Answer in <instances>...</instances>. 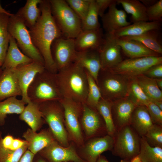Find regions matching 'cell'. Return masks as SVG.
I'll return each instance as SVG.
<instances>
[{"mask_svg": "<svg viewBox=\"0 0 162 162\" xmlns=\"http://www.w3.org/2000/svg\"><path fill=\"white\" fill-rule=\"evenodd\" d=\"M51 14L64 38L75 39L82 31V21L66 0H49Z\"/></svg>", "mask_w": 162, "mask_h": 162, "instance_id": "277c9868", "label": "cell"}, {"mask_svg": "<svg viewBox=\"0 0 162 162\" xmlns=\"http://www.w3.org/2000/svg\"><path fill=\"white\" fill-rule=\"evenodd\" d=\"M37 162H46L45 160L42 159H39L38 160Z\"/></svg>", "mask_w": 162, "mask_h": 162, "instance_id": "f5cc1de1", "label": "cell"}, {"mask_svg": "<svg viewBox=\"0 0 162 162\" xmlns=\"http://www.w3.org/2000/svg\"><path fill=\"white\" fill-rule=\"evenodd\" d=\"M45 122L55 140L61 145L67 147L69 140L65 127L64 110L59 101H50L38 104Z\"/></svg>", "mask_w": 162, "mask_h": 162, "instance_id": "5b68a950", "label": "cell"}, {"mask_svg": "<svg viewBox=\"0 0 162 162\" xmlns=\"http://www.w3.org/2000/svg\"><path fill=\"white\" fill-rule=\"evenodd\" d=\"M92 0H66V1L82 22L88 11Z\"/></svg>", "mask_w": 162, "mask_h": 162, "instance_id": "60d3db41", "label": "cell"}, {"mask_svg": "<svg viewBox=\"0 0 162 162\" xmlns=\"http://www.w3.org/2000/svg\"><path fill=\"white\" fill-rule=\"evenodd\" d=\"M162 64L161 56H150L122 60L114 68L112 72L129 78L143 74L152 67Z\"/></svg>", "mask_w": 162, "mask_h": 162, "instance_id": "30bf717a", "label": "cell"}, {"mask_svg": "<svg viewBox=\"0 0 162 162\" xmlns=\"http://www.w3.org/2000/svg\"><path fill=\"white\" fill-rule=\"evenodd\" d=\"M161 26V22H139L122 28L111 34L114 38L136 36L152 30H160Z\"/></svg>", "mask_w": 162, "mask_h": 162, "instance_id": "d4e9b609", "label": "cell"}, {"mask_svg": "<svg viewBox=\"0 0 162 162\" xmlns=\"http://www.w3.org/2000/svg\"><path fill=\"white\" fill-rule=\"evenodd\" d=\"M2 131L0 130V162H18L20 158L28 149L26 142L20 148L13 150L4 146L2 142Z\"/></svg>", "mask_w": 162, "mask_h": 162, "instance_id": "d590c367", "label": "cell"}, {"mask_svg": "<svg viewBox=\"0 0 162 162\" xmlns=\"http://www.w3.org/2000/svg\"><path fill=\"white\" fill-rule=\"evenodd\" d=\"M121 49L111 34L106 33L99 53L103 70L111 69L122 60Z\"/></svg>", "mask_w": 162, "mask_h": 162, "instance_id": "9a60e30c", "label": "cell"}, {"mask_svg": "<svg viewBox=\"0 0 162 162\" xmlns=\"http://www.w3.org/2000/svg\"><path fill=\"white\" fill-rule=\"evenodd\" d=\"M99 16L95 0H92L88 11L84 19L82 22V30L100 28Z\"/></svg>", "mask_w": 162, "mask_h": 162, "instance_id": "74e56055", "label": "cell"}, {"mask_svg": "<svg viewBox=\"0 0 162 162\" xmlns=\"http://www.w3.org/2000/svg\"><path fill=\"white\" fill-rule=\"evenodd\" d=\"M117 44L129 58L150 56H161L137 41L121 38H115Z\"/></svg>", "mask_w": 162, "mask_h": 162, "instance_id": "603a6c76", "label": "cell"}, {"mask_svg": "<svg viewBox=\"0 0 162 162\" xmlns=\"http://www.w3.org/2000/svg\"><path fill=\"white\" fill-rule=\"evenodd\" d=\"M146 106L153 124L162 126V110L152 101Z\"/></svg>", "mask_w": 162, "mask_h": 162, "instance_id": "7bdbcfd3", "label": "cell"}, {"mask_svg": "<svg viewBox=\"0 0 162 162\" xmlns=\"http://www.w3.org/2000/svg\"><path fill=\"white\" fill-rule=\"evenodd\" d=\"M146 8V13L149 21L162 22V0H158L154 4Z\"/></svg>", "mask_w": 162, "mask_h": 162, "instance_id": "b9f144b4", "label": "cell"}, {"mask_svg": "<svg viewBox=\"0 0 162 162\" xmlns=\"http://www.w3.org/2000/svg\"><path fill=\"white\" fill-rule=\"evenodd\" d=\"M22 96V92L12 69L2 70L0 76V102L13 97Z\"/></svg>", "mask_w": 162, "mask_h": 162, "instance_id": "44dd1931", "label": "cell"}, {"mask_svg": "<svg viewBox=\"0 0 162 162\" xmlns=\"http://www.w3.org/2000/svg\"><path fill=\"white\" fill-rule=\"evenodd\" d=\"M129 79L114 73L110 70L101 69L98 75L97 84L102 98L113 102L128 97Z\"/></svg>", "mask_w": 162, "mask_h": 162, "instance_id": "8992f818", "label": "cell"}, {"mask_svg": "<svg viewBox=\"0 0 162 162\" xmlns=\"http://www.w3.org/2000/svg\"><path fill=\"white\" fill-rule=\"evenodd\" d=\"M12 69L22 92L21 100L27 104L30 101L27 94L28 88L36 74L44 70V66L33 61L20 65Z\"/></svg>", "mask_w": 162, "mask_h": 162, "instance_id": "5bb4252c", "label": "cell"}, {"mask_svg": "<svg viewBox=\"0 0 162 162\" xmlns=\"http://www.w3.org/2000/svg\"><path fill=\"white\" fill-rule=\"evenodd\" d=\"M26 104L16 97L7 98L0 102V126L4 125L7 115L12 114H20Z\"/></svg>", "mask_w": 162, "mask_h": 162, "instance_id": "1f68e13d", "label": "cell"}, {"mask_svg": "<svg viewBox=\"0 0 162 162\" xmlns=\"http://www.w3.org/2000/svg\"><path fill=\"white\" fill-rule=\"evenodd\" d=\"M75 61L78 62L91 76L97 84L98 75L101 69L99 51H77Z\"/></svg>", "mask_w": 162, "mask_h": 162, "instance_id": "7402d4cb", "label": "cell"}, {"mask_svg": "<svg viewBox=\"0 0 162 162\" xmlns=\"http://www.w3.org/2000/svg\"><path fill=\"white\" fill-rule=\"evenodd\" d=\"M130 80L128 97L137 105L146 106L151 100L146 95L134 78Z\"/></svg>", "mask_w": 162, "mask_h": 162, "instance_id": "8d00e7d4", "label": "cell"}, {"mask_svg": "<svg viewBox=\"0 0 162 162\" xmlns=\"http://www.w3.org/2000/svg\"><path fill=\"white\" fill-rule=\"evenodd\" d=\"M46 69L38 73L28 86L27 94L30 101L38 105L63 98L56 76Z\"/></svg>", "mask_w": 162, "mask_h": 162, "instance_id": "3957f363", "label": "cell"}, {"mask_svg": "<svg viewBox=\"0 0 162 162\" xmlns=\"http://www.w3.org/2000/svg\"><path fill=\"white\" fill-rule=\"evenodd\" d=\"M2 69L1 68H0V76L1 74V73L2 72Z\"/></svg>", "mask_w": 162, "mask_h": 162, "instance_id": "9f6ffc18", "label": "cell"}, {"mask_svg": "<svg viewBox=\"0 0 162 162\" xmlns=\"http://www.w3.org/2000/svg\"><path fill=\"white\" fill-rule=\"evenodd\" d=\"M88 82V92L85 103L89 107L96 109V106L102 98L99 88L93 78L86 70Z\"/></svg>", "mask_w": 162, "mask_h": 162, "instance_id": "f35d334b", "label": "cell"}, {"mask_svg": "<svg viewBox=\"0 0 162 162\" xmlns=\"http://www.w3.org/2000/svg\"><path fill=\"white\" fill-rule=\"evenodd\" d=\"M82 106L81 124L86 137L90 139L107 134L104 121L96 109L85 103H82Z\"/></svg>", "mask_w": 162, "mask_h": 162, "instance_id": "7c38bea8", "label": "cell"}, {"mask_svg": "<svg viewBox=\"0 0 162 162\" xmlns=\"http://www.w3.org/2000/svg\"><path fill=\"white\" fill-rule=\"evenodd\" d=\"M137 105L128 97L113 102L112 112L116 132L130 125L132 116Z\"/></svg>", "mask_w": 162, "mask_h": 162, "instance_id": "2e32d148", "label": "cell"}, {"mask_svg": "<svg viewBox=\"0 0 162 162\" xmlns=\"http://www.w3.org/2000/svg\"><path fill=\"white\" fill-rule=\"evenodd\" d=\"M120 162H130V160L122 159Z\"/></svg>", "mask_w": 162, "mask_h": 162, "instance_id": "db71d44e", "label": "cell"}, {"mask_svg": "<svg viewBox=\"0 0 162 162\" xmlns=\"http://www.w3.org/2000/svg\"><path fill=\"white\" fill-rule=\"evenodd\" d=\"M38 6L41 15L28 30L33 44L44 59L45 69L56 74L58 70L52 56L51 46L55 40L63 36L51 14L49 0H41Z\"/></svg>", "mask_w": 162, "mask_h": 162, "instance_id": "6da1fadb", "label": "cell"}, {"mask_svg": "<svg viewBox=\"0 0 162 162\" xmlns=\"http://www.w3.org/2000/svg\"><path fill=\"white\" fill-rule=\"evenodd\" d=\"M22 136L27 143L28 150L35 155L56 140L49 129L37 133L28 128Z\"/></svg>", "mask_w": 162, "mask_h": 162, "instance_id": "ffe728a7", "label": "cell"}, {"mask_svg": "<svg viewBox=\"0 0 162 162\" xmlns=\"http://www.w3.org/2000/svg\"><path fill=\"white\" fill-rule=\"evenodd\" d=\"M138 155L142 162H162V148L151 146L144 136L141 137Z\"/></svg>", "mask_w": 162, "mask_h": 162, "instance_id": "e575fe53", "label": "cell"}, {"mask_svg": "<svg viewBox=\"0 0 162 162\" xmlns=\"http://www.w3.org/2000/svg\"><path fill=\"white\" fill-rule=\"evenodd\" d=\"M3 62L1 60H0V68H1L3 64Z\"/></svg>", "mask_w": 162, "mask_h": 162, "instance_id": "11a10c76", "label": "cell"}, {"mask_svg": "<svg viewBox=\"0 0 162 162\" xmlns=\"http://www.w3.org/2000/svg\"><path fill=\"white\" fill-rule=\"evenodd\" d=\"M130 161V162H141L138 155L133 158Z\"/></svg>", "mask_w": 162, "mask_h": 162, "instance_id": "816d5d0a", "label": "cell"}, {"mask_svg": "<svg viewBox=\"0 0 162 162\" xmlns=\"http://www.w3.org/2000/svg\"><path fill=\"white\" fill-rule=\"evenodd\" d=\"M140 138L130 125L124 127L114 137L112 154L122 159L130 161L140 153Z\"/></svg>", "mask_w": 162, "mask_h": 162, "instance_id": "9c48e42d", "label": "cell"}, {"mask_svg": "<svg viewBox=\"0 0 162 162\" xmlns=\"http://www.w3.org/2000/svg\"><path fill=\"white\" fill-rule=\"evenodd\" d=\"M11 14L2 7L0 1V60L3 62L9 44L8 26Z\"/></svg>", "mask_w": 162, "mask_h": 162, "instance_id": "4dcf8cb0", "label": "cell"}, {"mask_svg": "<svg viewBox=\"0 0 162 162\" xmlns=\"http://www.w3.org/2000/svg\"><path fill=\"white\" fill-rule=\"evenodd\" d=\"M160 30H153L139 36L120 38L138 41L148 49L161 55L162 54V45Z\"/></svg>", "mask_w": 162, "mask_h": 162, "instance_id": "f546056e", "label": "cell"}, {"mask_svg": "<svg viewBox=\"0 0 162 162\" xmlns=\"http://www.w3.org/2000/svg\"><path fill=\"white\" fill-rule=\"evenodd\" d=\"M35 155L27 149L22 155L18 162H33Z\"/></svg>", "mask_w": 162, "mask_h": 162, "instance_id": "bcb514c9", "label": "cell"}, {"mask_svg": "<svg viewBox=\"0 0 162 162\" xmlns=\"http://www.w3.org/2000/svg\"><path fill=\"white\" fill-rule=\"evenodd\" d=\"M115 0H95L99 16L101 17L105 14V11L109 8Z\"/></svg>", "mask_w": 162, "mask_h": 162, "instance_id": "f6af8a7d", "label": "cell"}, {"mask_svg": "<svg viewBox=\"0 0 162 162\" xmlns=\"http://www.w3.org/2000/svg\"><path fill=\"white\" fill-rule=\"evenodd\" d=\"M33 62L32 59L21 52L15 40L10 35L9 46L1 68L2 69H14L20 65Z\"/></svg>", "mask_w": 162, "mask_h": 162, "instance_id": "cb8c5ba5", "label": "cell"}, {"mask_svg": "<svg viewBox=\"0 0 162 162\" xmlns=\"http://www.w3.org/2000/svg\"><path fill=\"white\" fill-rule=\"evenodd\" d=\"M152 102L162 110V101L155 100Z\"/></svg>", "mask_w": 162, "mask_h": 162, "instance_id": "f907efd6", "label": "cell"}, {"mask_svg": "<svg viewBox=\"0 0 162 162\" xmlns=\"http://www.w3.org/2000/svg\"><path fill=\"white\" fill-rule=\"evenodd\" d=\"M56 76L63 98L85 103L88 85L86 70L76 62L59 70Z\"/></svg>", "mask_w": 162, "mask_h": 162, "instance_id": "7a4b0ae2", "label": "cell"}, {"mask_svg": "<svg viewBox=\"0 0 162 162\" xmlns=\"http://www.w3.org/2000/svg\"><path fill=\"white\" fill-rule=\"evenodd\" d=\"M51 50L58 71L75 61L77 51L74 39L63 37L57 38L52 42Z\"/></svg>", "mask_w": 162, "mask_h": 162, "instance_id": "8fae6325", "label": "cell"}, {"mask_svg": "<svg viewBox=\"0 0 162 162\" xmlns=\"http://www.w3.org/2000/svg\"><path fill=\"white\" fill-rule=\"evenodd\" d=\"M104 34L102 28L82 30L74 39L77 52L99 51L104 42Z\"/></svg>", "mask_w": 162, "mask_h": 162, "instance_id": "d6986e66", "label": "cell"}, {"mask_svg": "<svg viewBox=\"0 0 162 162\" xmlns=\"http://www.w3.org/2000/svg\"><path fill=\"white\" fill-rule=\"evenodd\" d=\"M134 78L152 102L162 101V91L158 86L154 79L142 74Z\"/></svg>", "mask_w": 162, "mask_h": 162, "instance_id": "d6a6232c", "label": "cell"}, {"mask_svg": "<svg viewBox=\"0 0 162 162\" xmlns=\"http://www.w3.org/2000/svg\"></svg>", "mask_w": 162, "mask_h": 162, "instance_id": "6f0895ef", "label": "cell"}, {"mask_svg": "<svg viewBox=\"0 0 162 162\" xmlns=\"http://www.w3.org/2000/svg\"><path fill=\"white\" fill-rule=\"evenodd\" d=\"M59 101L64 109L65 126L69 140L82 147L85 144L81 124L82 103L67 98Z\"/></svg>", "mask_w": 162, "mask_h": 162, "instance_id": "ba28073f", "label": "cell"}, {"mask_svg": "<svg viewBox=\"0 0 162 162\" xmlns=\"http://www.w3.org/2000/svg\"><path fill=\"white\" fill-rule=\"evenodd\" d=\"M116 0L111 4L108 11L101 17L103 28L106 33L113 34L117 30L131 24L127 19L126 12L118 9Z\"/></svg>", "mask_w": 162, "mask_h": 162, "instance_id": "ac0fdd59", "label": "cell"}, {"mask_svg": "<svg viewBox=\"0 0 162 162\" xmlns=\"http://www.w3.org/2000/svg\"><path fill=\"white\" fill-rule=\"evenodd\" d=\"M148 144L162 148V126L154 124L144 136Z\"/></svg>", "mask_w": 162, "mask_h": 162, "instance_id": "ab89813d", "label": "cell"}, {"mask_svg": "<svg viewBox=\"0 0 162 162\" xmlns=\"http://www.w3.org/2000/svg\"><path fill=\"white\" fill-rule=\"evenodd\" d=\"M38 153L48 162H86L77 153L73 144L64 147L56 140Z\"/></svg>", "mask_w": 162, "mask_h": 162, "instance_id": "4fadbf2b", "label": "cell"}, {"mask_svg": "<svg viewBox=\"0 0 162 162\" xmlns=\"http://www.w3.org/2000/svg\"><path fill=\"white\" fill-rule=\"evenodd\" d=\"M154 124L146 107L137 106L133 113L130 125L140 136H144Z\"/></svg>", "mask_w": 162, "mask_h": 162, "instance_id": "484cf974", "label": "cell"}, {"mask_svg": "<svg viewBox=\"0 0 162 162\" xmlns=\"http://www.w3.org/2000/svg\"><path fill=\"white\" fill-rule=\"evenodd\" d=\"M113 102L101 98L98 103L96 109L105 123L107 134L114 137L116 131L113 120L112 107Z\"/></svg>", "mask_w": 162, "mask_h": 162, "instance_id": "836d02e7", "label": "cell"}, {"mask_svg": "<svg viewBox=\"0 0 162 162\" xmlns=\"http://www.w3.org/2000/svg\"><path fill=\"white\" fill-rule=\"evenodd\" d=\"M41 0H27L25 5L16 14L29 28L33 27L40 17L41 11L38 4Z\"/></svg>", "mask_w": 162, "mask_h": 162, "instance_id": "83f0119b", "label": "cell"}, {"mask_svg": "<svg viewBox=\"0 0 162 162\" xmlns=\"http://www.w3.org/2000/svg\"><path fill=\"white\" fill-rule=\"evenodd\" d=\"M146 8H147L155 3L157 0H140Z\"/></svg>", "mask_w": 162, "mask_h": 162, "instance_id": "7dc6e473", "label": "cell"}, {"mask_svg": "<svg viewBox=\"0 0 162 162\" xmlns=\"http://www.w3.org/2000/svg\"><path fill=\"white\" fill-rule=\"evenodd\" d=\"M116 2L122 5L126 13L131 14V22L148 21L147 8L140 0H116Z\"/></svg>", "mask_w": 162, "mask_h": 162, "instance_id": "f1b7e54d", "label": "cell"}, {"mask_svg": "<svg viewBox=\"0 0 162 162\" xmlns=\"http://www.w3.org/2000/svg\"><path fill=\"white\" fill-rule=\"evenodd\" d=\"M143 74L153 79L162 78V64L152 67L145 72Z\"/></svg>", "mask_w": 162, "mask_h": 162, "instance_id": "ee69618b", "label": "cell"}, {"mask_svg": "<svg viewBox=\"0 0 162 162\" xmlns=\"http://www.w3.org/2000/svg\"><path fill=\"white\" fill-rule=\"evenodd\" d=\"M154 79L158 86L160 89L161 90L162 89V78H160Z\"/></svg>", "mask_w": 162, "mask_h": 162, "instance_id": "c3c4849f", "label": "cell"}, {"mask_svg": "<svg viewBox=\"0 0 162 162\" xmlns=\"http://www.w3.org/2000/svg\"><path fill=\"white\" fill-rule=\"evenodd\" d=\"M114 142V137L107 134L104 136L90 139L82 147L86 162H96L103 152L111 151Z\"/></svg>", "mask_w": 162, "mask_h": 162, "instance_id": "e0dca14e", "label": "cell"}, {"mask_svg": "<svg viewBox=\"0 0 162 162\" xmlns=\"http://www.w3.org/2000/svg\"><path fill=\"white\" fill-rule=\"evenodd\" d=\"M8 30L24 54L33 61L44 66V59L33 44L28 29L22 19L16 14H11L9 17Z\"/></svg>", "mask_w": 162, "mask_h": 162, "instance_id": "52a82bcc", "label": "cell"}, {"mask_svg": "<svg viewBox=\"0 0 162 162\" xmlns=\"http://www.w3.org/2000/svg\"><path fill=\"white\" fill-rule=\"evenodd\" d=\"M96 162H109L106 157L104 156L100 155L98 158Z\"/></svg>", "mask_w": 162, "mask_h": 162, "instance_id": "681fc988", "label": "cell"}, {"mask_svg": "<svg viewBox=\"0 0 162 162\" xmlns=\"http://www.w3.org/2000/svg\"><path fill=\"white\" fill-rule=\"evenodd\" d=\"M19 118L24 121L34 131L39 130L45 122L40 112L38 105L30 101L20 114Z\"/></svg>", "mask_w": 162, "mask_h": 162, "instance_id": "4316f807", "label": "cell"}]
</instances>
